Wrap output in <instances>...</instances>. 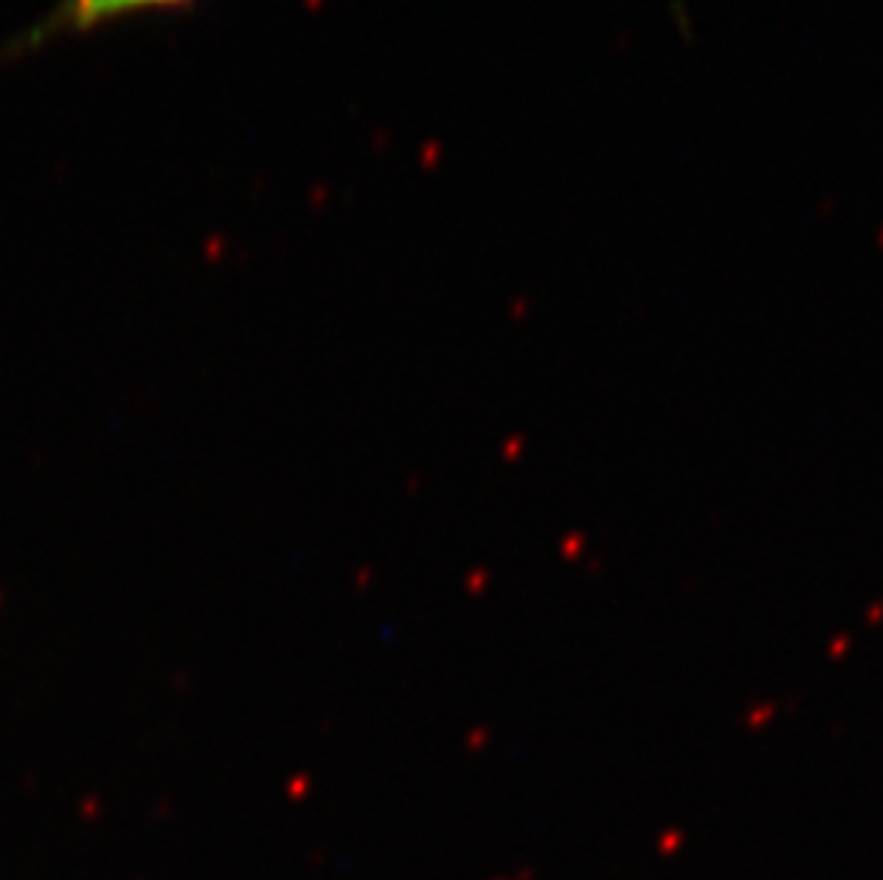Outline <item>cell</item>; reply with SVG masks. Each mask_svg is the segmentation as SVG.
I'll list each match as a JSON object with an SVG mask.
<instances>
[{
  "label": "cell",
  "instance_id": "6da1fadb",
  "mask_svg": "<svg viewBox=\"0 0 883 880\" xmlns=\"http://www.w3.org/2000/svg\"><path fill=\"white\" fill-rule=\"evenodd\" d=\"M189 3L195 0H60L38 23H32L29 29L15 35L12 52H29L35 46H44L63 35H75V32H90L118 17L155 12V9H180Z\"/></svg>",
  "mask_w": 883,
  "mask_h": 880
}]
</instances>
